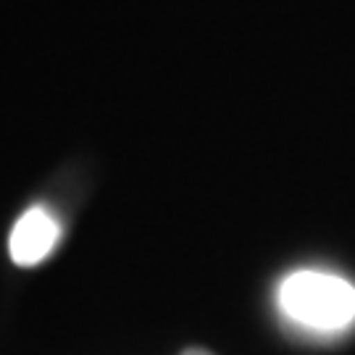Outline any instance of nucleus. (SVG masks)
Here are the masks:
<instances>
[{"instance_id": "obj_1", "label": "nucleus", "mask_w": 355, "mask_h": 355, "mask_svg": "<svg viewBox=\"0 0 355 355\" xmlns=\"http://www.w3.org/2000/svg\"><path fill=\"white\" fill-rule=\"evenodd\" d=\"M284 316L316 331H337L355 321V287L329 271H295L279 284Z\"/></svg>"}, {"instance_id": "obj_2", "label": "nucleus", "mask_w": 355, "mask_h": 355, "mask_svg": "<svg viewBox=\"0 0 355 355\" xmlns=\"http://www.w3.org/2000/svg\"><path fill=\"white\" fill-rule=\"evenodd\" d=\"M61 240V221L42 205H35L19 216L8 237L11 261L21 268L42 263Z\"/></svg>"}, {"instance_id": "obj_3", "label": "nucleus", "mask_w": 355, "mask_h": 355, "mask_svg": "<svg viewBox=\"0 0 355 355\" xmlns=\"http://www.w3.org/2000/svg\"><path fill=\"white\" fill-rule=\"evenodd\" d=\"M182 355H214V353H208V350H200V347H190V350H184Z\"/></svg>"}]
</instances>
